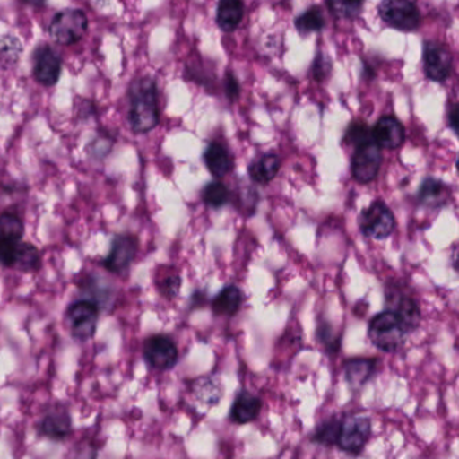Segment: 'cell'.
<instances>
[{"instance_id": "obj_1", "label": "cell", "mask_w": 459, "mask_h": 459, "mask_svg": "<svg viewBox=\"0 0 459 459\" xmlns=\"http://www.w3.org/2000/svg\"><path fill=\"white\" fill-rule=\"evenodd\" d=\"M130 111L128 122L135 134L154 130L160 123L157 82L152 77H139L128 90Z\"/></svg>"}, {"instance_id": "obj_2", "label": "cell", "mask_w": 459, "mask_h": 459, "mask_svg": "<svg viewBox=\"0 0 459 459\" xmlns=\"http://www.w3.org/2000/svg\"><path fill=\"white\" fill-rule=\"evenodd\" d=\"M368 335L376 348L385 353H394L404 343L407 330L394 311L386 310L373 316Z\"/></svg>"}, {"instance_id": "obj_3", "label": "cell", "mask_w": 459, "mask_h": 459, "mask_svg": "<svg viewBox=\"0 0 459 459\" xmlns=\"http://www.w3.org/2000/svg\"><path fill=\"white\" fill-rule=\"evenodd\" d=\"M88 31V18L82 10L68 9L57 13L49 26L53 41L71 47L84 39Z\"/></svg>"}, {"instance_id": "obj_4", "label": "cell", "mask_w": 459, "mask_h": 459, "mask_svg": "<svg viewBox=\"0 0 459 459\" xmlns=\"http://www.w3.org/2000/svg\"><path fill=\"white\" fill-rule=\"evenodd\" d=\"M98 303L92 300H77L66 308L65 319L72 337L80 342L90 341L95 335L99 322Z\"/></svg>"}, {"instance_id": "obj_5", "label": "cell", "mask_w": 459, "mask_h": 459, "mask_svg": "<svg viewBox=\"0 0 459 459\" xmlns=\"http://www.w3.org/2000/svg\"><path fill=\"white\" fill-rule=\"evenodd\" d=\"M396 219L394 212L383 201H375L359 216L362 235L375 240H385L394 233Z\"/></svg>"}, {"instance_id": "obj_6", "label": "cell", "mask_w": 459, "mask_h": 459, "mask_svg": "<svg viewBox=\"0 0 459 459\" xmlns=\"http://www.w3.org/2000/svg\"><path fill=\"white\" fill-rule=\"evenodd\" d=\"M381 20L400 31H413L420 23V13L412 0H383L378 6Z\"/></svg>"}, {"instance_id": "obj_7", "label": "cell", "mask_w": 459, "mask_h": 459, "mask_svg": "<svg viewBox=\"0 0 459 459\" xmlns=\"http://www.w3.org/2000/svg\"><path fill=\"white\" fill-rule=\"evenodd\" d=\"M372 434V424L365 416H348L341 419L340 435H338L337 446L340 450L348 454L361 453Z\"/></svg>"}, {"instance_id": "obj_8", "label": "cell", "mask_w": 459, "mask_h": 459, "mask_svg": "<svg viewBox=\"0 0 459 459\" xmlns=\"http://www.w3.org/2000/svg\"><path fill=\"white\" fill-rule=\"evenodd\" d=\"M381 163V149L375 142L359 144L351 157V176L359 184H369L377 177Z\"/></svg>"}, {"instance_id": "obj_9", "label": "cell", "mask_w": 459, "mask_h": 459, "mask_svg": "<svg viewBox=\"0 0 459 459\" xmlns=\"http://www.w3.org/2000/svg\"><path fill=\"white\" fill-rule=\"evenodd\" d=\"M143 357L154 369L169 370L178 361V348L169 335H152L144 341Z\"/></svg>"}, {"instance_id": "obj_10", "label": "cell", "mask_w": 459, "mask_h": 459, "mask_svg": "<svg viewBox=\"0 0 459 459\" xmlns=\"http://www.w3.org/2000/svg\"><path fill=\"white\" fill-rule=\"evenodd\" d=\"M139 241L133 235H117L112 240L111 249H109L108 256L104 259L103 267L109 273H125L133 264L136 254H138Z\"/></svg>"}, {"instance_id": "obj_11", "label": "cell", "mask_w": 459, "mask_h": 459, "mask_svg": "<svg viewBox=\"0 0 459 459\" xmlns=\"http://www.w3.org/2000/svg\"><path fill=\"white\" fill-rule=\"evenodd\" d=\"M33 60V76L36 82L47 88L55 87L63 71V63L57 52L49 45H42L34 52Z\"/></svg>"}, {"instance_id": "obj_12", "label": "cell", "mask_w": 459, "mask_h": 459, "mask_svg": "<svg viewBox=\"0 0 459 459\" xmlns=\"http://www.w3.org/2000/svg\"><path fill=\"white\" fill-rule=\"evenodd\" d=\"M424 74L432 82H445L453 69V56L437 42H426L423 48Z\"/></svg>"}, {"instance_id": "obj_13", "label": "cell", "mask_w": 459, "mask_h": 459, "mask_svg": "<svg viewBox=\"0 0 459 459\" xmlns=\"http://www.w3.org/2000/svg\"><path fill=\"white\" fill-rule=\"evenodd\" d=\"M386 305L391 311L399 316L407 333L413 332L420 324L421 313L418 302L410 295L399 291V289L386 290Z\"/></svg>"}, {"instance_id": "obj_14", "label": "cell", "mask_w": 459, "mask_h": 459, "mask_svg": "<svg viewBox=\"0 0 459 459\" xmlns=\"http://www.w3.org/2000/svg\"><path fill=\"white\" fill-rule=\"evenodd\" d=\"M370 131H372V141L380 149H399L405 141L404 127L394 117H381Z\"/></svg>"}, {"instance_id": "obj_15", "label": "cell", "mask_w": 459, "mask_h": 459, "mask_svg": "<svg viewBox=\"0 0 459 459\" xmlns=\"http://www.w3.org/2000/svg\"><path fill=\"white\" fill-rule=\"evenodd\" d=\"M39 431L42 437L53 440H64L71 435L72 420L68 411L55 408L42 418L39 424Z\"/></svg>"}, {"instance_id": "obj_16", "label": "cell", "mask_w": 459, "mask_h": 459, "mask_svg": "<svg viewBox=\"0 0 459 459\" xmlns=\"http://www.w3.org/2000/svg\"><path fill=\"white\" fill-rule=\"evenodd\" d=\"M262 400L248 391H241L236 396L230 408V419L236 424H247L254 421L262 411Z\"/></svg>"}, {"instance_id": "obj_17", "label": "cell", "mask_w": 459, "mask_h": 459, "mask_svg": "<svg viewBox=\"0 0 459 459\" xmlns=\"http://www.w3.org/2000/svg\"><path fill=\"white\" fill-rule=\"evenodd\" d=\"M204 163L212 176L216 178H222L232 171L233 169V157L228 152L227 147L222 146L221 143L209 144L208 149L204 152Z\"/></svg>"}, {"instance_id": "obj_18", "label": "cell", "mask_w": 459, "mask_h": 459, "mask_svg": "<svg viewBox=\"0 0 459 459\" xmlns=\"http://www.w3.org/2000/svg\"><path fill=\"white\" fill-rule=\"evenodd\" d=\"M450 197V187L437 178H426L419 187L418 200L429 208H440Z\"/></svg>"}, {"instance_id": "obj_19", "label": "cell", "mask_w": 459, "mask_h": 459, "mask_svg": "<svg viewBox=\"0 0 459 459\" xmlns=\"http://www.w3.org/2000/svg\"><path fill=\"white\" fill-rule=\"evenodd\" d=\"M244 17L243 0H220L217 7V25L225 33H232Z\"/></svg>"}, {"instance_id": "obj_20", "label": "cell", "mask_w": 459, "mask_h": 459, "mask_svg": "<svg viewBox=\"0 0 459 459\" xmlns=\"http://www.w3.org/2000/svg\"><path fill=\"white\" fill-rule=\"evenodd\" d=\"M243 291L238 286L224 287L212 302V308L217 316H232L243 305Z\"/></svg>"}, {"instance_id": "obj_21", "label": "cell", "mask_w": 459, "mask_h": 459, "mask_svg": "<svg viewBox=\"0 0 459 459\" xmlns=\"http://www.w3.org/2000/svg\"><path fill=\"white\" fill-rule=\"evenodd\" d=\"M279 169H281V160L278 155L271 152V154L263 155L259 160H254L249 165L248 174L252 181L265 185L270 184L278 176Z\"/></svg>"}, {"instance_id": "obj_22", "label": "cell", "mask_w": 459, "mask_h": 459, "mask_svg": "<svg viewBox=\"0 0 459 459\" xmlns=\"http://www.w3.org/2000/svg\"><path fill=\"white\" fill-rule=\"evenodd\" d=\"M376 361L372 359H351L343 367L346 381L353 388L364 385L375 372Z\"/></svg>"}, {"instance_id": "obj_23", "label": "cell", "mask_w": 459, "mask_h": 459, "mask_svg": "<svg viewBox=\"0 0 459 459\" xmlns=\"http://www.w3.org/2000/svg\"><path fill=\"white\" fill-rule=\"evenodd\" d=\"M295 28L302 36L318 33L325 28V17L321 7L313 6L295 20Z\"/></svg>"}, {"instance_id": "obj_24", "label": "cell", "mask_w": 459, "mask_h": 459, "mask_svg": "<svg viewBox=\"0 0 459 459\" xmlns=\"http://www.w3.org/2000/svg\"><path fill=\"white\" fill-rule=\"evenodd\" d=\"M201 197H203L205 205L219 209L230 203V192L222 182L213 181L209 182V184L204 187Z\"/></svg>"}, {"instance_id": "obj_25", "label": "cell", "mask_w": 459, "mask_h": 459, "mask_svg": "<svg viewBox=\"0 0 459 459\" xmlns=\"http://www.w3.org/2000/svg\"><path fill=\"white\" fill-rule=\"evenodd\" d=\"M341 419L330 418L316 427L313 435V440L322 446L337 445L338 435H340Z\"/></svg>"}, {"instance_id": "obj_26", "label": "cell", "mask_w": 459, "mask_h": 459, "mask_svg": "<svg viewBox=\"0 0 459 459\" xmlns=\"http://www.w3.org/2000/svg\"><path fill=\"white\" fill-rule=\"evenodd\" d=\"M326 2L330 13L342 20H353L364 7V0H326Z\"/></svg>"}, {"instance_id": "obj_27", "label": "cell", "mask_w": 459, "mask_h": 459, "mask_svg": "<svg viewBox=\"0 0 459 459\" xmlns=\"http://www.w3.org/2000/svg\"><path fill=\"white\" fill-rule=\"evenodd\" d=\"M39 267H41V254L39 249L33 244L22 241L15 268L25 271V273H31V271L39 270Z\"/></svg>"}, {"instance_id": "obj_28", "label": "cell", "mask_w": 459, "mask_h": 459, "mask_svg": "<svg viewBox=\"0 0 459 459\" xmlns=\"http://www.w3.org/2000/svg\"><path fill=\"white\" fill-rule=\"evenodd\" d=\"M195 394L205 404L214 405L221 399V386L213 377H204L195 384Z\"/></svg>"}, {"instance_id": "obj_29", "label": "cell", "mask_w": 459, "mask_h": 459, "mask_svg": "<svg viewBox=\"0 0 459 459\" xmlns=\"http://www.w3.org/2000/svg\"><path fill=\"white\" fill-rule=\"evenodd\" d=\"M25 233V225L18 214L13 212H4L0 214V236L22 240Z\"/></svg>"}, {"instance_id": "obj_30", "label": "cell", "mask_w": 459, "mask_h": 459, "mask_svg": "<svg viewBox=\"0 0 459 459\" xmlns=\"http://www.w3.org/2000/svg\"><path fill=\"white\" fill-rule=\"evenodd\" d=\"M22 240L0 236V264L7 268H15Z\"/></svg>"}, {"instance_id": "obj_31", "label": "cell", "mask_w": 459, "mask_h": 459, "mask_svg": "<svg viewBox=\"0 0 459 459\" xmlns=\"http://www.w3.org/2000/svg\"><path fill=\"white\" fill-rule=\"evenodd\" d=\"M369 141H372V131L365 123L354 122L349 126L348 131L345 134L346 143L357 147Z\"/></svg>"}, {"instance_id": "obj_32", "label": "cell", "mask_w": 459, "mask_h": 459, "mask_svg": "<svg viewBox=\"0 0 459 459\" xmlns=\"http://www.w3.org/2000/svg\"><path fill=\"white\" fill-rule=\"evenodd\" d=\"M316 335H318V340L326 346L329 353H337L338 349H340V340L333 334L332 325L322 322L319 325Z\"/></svg>"}, {"instance_id": "obj_33", "label": "cell", "mask_w": 459, "mask_h": 459, "mask_svg": "<svg viewBox=\"0 0 459 459\" xmlns=\"http://www.w3.org/2000/svg\"><path fill=\"white\" fill-rule=\"evenodd\" d=\"M330 69H332V63H330L324 55L319 53V55L316 56V61H314L313 69H311L314 79H316V82H324V80L329 76Z\"/></svg>"}, {"instance_id": "obj_34", "label": "cell", "mask_w": 459, "mask_h": 459, "mask_svg": "<svg viewBox=\"0 0 459 459\" xmlns=\"http://www.w3.org/2000/svg\"><path fill=\"white\" fill-rule=\"evenodd\" d=\"M224 90L230 101L238 100V96H240V82L236 79L235 74H230V72H228L227 76H225Z\"/></svg>"}, {"instance_id": "obj_35", "label": "cell", "mask_w": 459, "mask_h": 459, "mask_svg": "<svg viewBox=\"0 0 459 459\" xmlns=\"http://www.w3.org/2000/svg\"><path fill=\"white\" fill-rule=\"evenodd\" d=\"M179 289H181V278L177 275L169 276L160 284V291L169 298L176 297L179 292Z\"/></svg>"}, {"instance_id": "obj_36", "label": "cell", "mask_w": 459, "mask_h": 459, "mask_svg": "<svg viewBox=\"0 0 459 459\" xmlns=\"http://www.w3.org/2000/svg\"><path fill=\"white\" fill-rule=\"evenodd\" d=\"M458 120H459V109L456 104H454L453 108L450 109L448 114V126L454 133H458Z\"/></svg>"}, {"instance_id": "obj_37", "label": "cell", "mask_w": 459, "mask_h": 459, "mask_svg": "<svg viewBox=\"0 0 459 459\" xmlns=\"http://www.w3.org/2000/svg\"><path fill=\"white\" fill-rule=\"evenodd\" d=\"M23 4H29V6L41 7L44 6L47 0H22Z\"/></svg>"}]
</instances>
